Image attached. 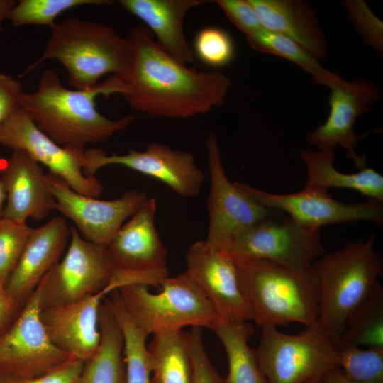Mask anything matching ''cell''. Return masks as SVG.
<instances>
[{"label": "cell", "mask_w": 383, "mask_h": 383, "mask_svg": "<svg viewBox=\"0 0 383 383\" xmlns=\"http://www.w3.org/2000/svg\"><path fill=\"white\" fill-rule=\"evenodd\" d=\"M315 383H357L347 377L339 367L323 375Z\"/></svg>", "instance_id": "60d3db41"}, {"label": "cell", "mask_w": 383, "mask_h": 383, "mask_svg": "<svg viewBox=\"0 0 383 383\" xmlns=\"http://www.w3.org/2000/svg\"><path fill=\"white\" fill-rule=\"evenodd\" d=\"M99 325L100 345L95 355L84 362L81 383H126L123 335L104 298Z\"/></svg>", "instance_id": "d4e9b609"}, {"label": "cell", "mask_w": 383, "mask_h": 383, "mask_svg": "<svg viewBox=\"0 0 383 383\" xmlns=\"http://www.w3.org/2000/svg\"><path fill=\"white\" fill-rule=\"evenodd\" d=\"M109 0H21L7 16L15 26L28 24L48 26L55 24V20L61 13L82 5H106Z\"/></svg>", "instance_id": "4dcf8cb0"}, {"label": "cell", "mask_w": 383, "mask_h": 383, "mask_svg": "<svg viewBox=\"0 0 383 383\" xmlns=\"http://www.w3.org/2000/svg\"><path fill=\"white\" fill-rule=\"evenodd\" d=\"M255 349L267 383H315L339 367L338 348L319 327L287 334L277 327L261 326Z\"/></svg>", "instance_id": "52a82bcc"}, {"label": "cell", "mask_w": 383, "mask_h": 383, "mask_svg": "<svg viewBox=\"0 0 383 383\" xmlns=\"http://www.w3.org/2000/svg\"><path fill=\"white\" fill-rule=\"evenodd\" d=\"M84 173L95 176L100 168L118 165L159 180L182 197L199 194L205 174L188 151L175 150L169 145L152 142L143 151L129 150L124 155H107L104 150H85Z\"/></svg>", "instance_id": "9a60e30c"}, {"label": "cell", "mask_w": 383, "mask_h": 383, "mask_svg": "<svg viewBox=\"0 0 383 383\" xmlns=\"http://www.w3.org/2000/svg\"><path fill=\"white\" fill-rule=\"evenodd\" d=\"M0 144L12 150H22L49 173L63 179L76 192L99 196L104 187L96 176L84 173L85 150L64 148L55 143L33 123L20 106L0 126Z\"/></svg>", "instance_id": "4fadbf2b"}, {"label": "cell", "mask_w": 383, "mask_h": 383, "mask_svg": "<svg viewBox=\"0 0 383 383\" xmlns=\"http://www.w3.org/2000/svg\"><path fill=\"white\" fill-rule=\"evenodd\" d=\"M6 199V192L2 182V180L0 178V219L3 218L4 209V202Z\"/></svg>", "instance_id": "7bdbcfd3"}, {"label": "cell", "mask_w": 383, "mask_h": 383, "mask_svg": "<svg viewBox=\"0 0 383 383\" xmlns=\"http://www.w3.org/2000/svg\"><path fill=\"white\" fill-rule=\"evenodd\" d=\"M185 274L213 306L220 317L232 322L253 321L249 301L236 266L225 251L206 240L193 243L186 254Z\"/></svg>", "instance_id": "ac0fdd59"}, {"label": "cell", "mask_w": 383, "mask_h": 383, "mask_svg": "<svg viewBox=\"0 0 383 383\" xmlns=\"http://www.w3.org/2000/svg\"><path fill=\"white\" fill-rule=\"evenodd\" d=\"M152 383H192L193 368L187 335L172 331L153 335L148 346Z\"/></svg>", "instance_id": "4316f807"}, {"label": "cell", "mask_w": 383, "mask_h": 383, "mask_svg": "<svg viewBox=\"0 0 383 383\" xmlns=\"http://www.w3.org/2000/svg\"><path fill=\"white\" fill-rule=\"evenodd\" d=\"M104 298L118 323L123 338L126 383H152L148 335L126 309L117 290Z\"/></svg>", "instance_id": "83f0119b"}, {"label": "cell", "mask_w": 383, "mask_h": 383, "mask_svg": "<svg viewBox=\"0 0 383 383\" xmlns=\"http://www.w3.org/2000/svg\"><path fill=\"white\" fill-rule=\"evenodd\" d=\"M38 289L0 336V377L32 379L57 368L71 356L50 341L40 318Z\"/></svg>", "instance_id": "7c38bea8"}, {"label": "cell", "mask_w": 383, "mask_h": 383, "mask_svg": "<svg viewBox=\"0 0 383 383\" xmlns=\"http://www.w3.org/2000/svg\"><path fill=\"white\" fill-rule=\"evenodd\" d=\"M248 45L265 53L285 58L312 75L315 83L321 84L328 73L318 60L292 39L262 28L255 34L246 37Z\"/></svg>", "instance_id": "f546056e"}, {"label": "cell", "mask_w": 383, "mask_h": 383, "mask_svg": "<svg viewBox=\"0 0 383 383\" xmlns=\"http://www.w3.org/2000/svg\"><path fill=\"white\" fill-rule=\"evenodd\" d=\"M215 3L222 9L229 21L246 37L261 30L263 26L248 0H217Z\"/></svg>", "instance_id": "8d00e7d4"}, {"label": "cell", "mask_w": 383, "mask_h": 383, "mask_svg": "<svg viewBox=\"0 0 383 383\" xmlns=\"http://www.w3.org/2000/svg\"><path fill=\"white\" fill-rule=\"evenodd\" d=\"M375 233L325 253L312 267L318 286V326L338 348L348 316L380 284L382 259Z\"/></svg>", "instance_id": "277c9868"}, {"label": "cell", "mask_w": 383, "mask_h": 383, "mask_svg": "<svg viewBox=\"0 0 383 383\" xmlns=\"http://www.w3.org/2000/svg\"><path fill=\"white\" fill-rule=\"evenodd\" d=\"M157 293L144 284L117 289L136 325L148 336L180 331L184 326L206 327L223 320L211 303L184 272L167 277Z\"/></svg>", "instance_id": "8992f818"}, {"label": "cell", "mask_w": 383, "mask_h": 383, "mask_svg": "<svg viewBox=\"0 0 383 383\" xmlns=\"http://www.w3.org/2000/svg\"><path fill=\"white\" fill-rule=\"evenodd\" d=\"M383 348V287L377 288L348 316L340 346Z\"/></svg>", "instance_id": "f1b7e54d"}, {"label": "cell", "mask_w": 383, "mask_h": 383, "mask_svg": "<svg viewBox=\"0 0 383 383\" xmlns=\"http://www.w3.org/2000/svg\"><path fill=\"white\" fill-rule=\"evenodd\" d=\"M133 51L129 71L121 76L128 104L151 117L187 118L224 104L232 82L220 71L188 67L166 53L144 26L128 34Z\"/></svg>", "instance_id": "6da1fadb"}, {"label": "cell", "mask_w": 383, "mask_h": 383, "mask_svg": "<svg viewBox=\"0 0 383 383\" xmlns=\"http://www.w3.org/2000/svg\"><path fill=\"white\" fill-rule=\"evenodd\" d=\"M258 203L267 209L287 213L295 222L310 228L320 229L328 224L368 221L382 226L383 204L374 199L346 204L333 199L328 191L304 187L292 194H274L236 182Z\"/></svg>", "instance_id": "2e32d148"}, {"label": "cell", "mask_w": 383, "mask_h": 383, "mask_svg": "<svg viewBox=\"0 0 383 383\" xmlns=\"http://www.w3.org/2000/svg\"><path fill=\"white\" fill-rule=\"evenodd\" d=\"M210 192L207 199L209 228L206 241L225 250L240 232L273 215L277 211L258 203L236 182L228 178L222 163L216 135L211 131L206 139Z\"/></svg>", "instance_id": "8fae6325"}, {"label": "cell", "mask_w": 383, "mask_h": 383, "mask_svg": "<svg viewBox=\"0 0 383 383\" xmlns=\"http://www.w3.org/2000/svg\"><path fill=\"white\" fill-rule=\"evenodd\" d=\"M22 91L23 87L19 81L0 72V126L19 106L18 95Z\"/></svg>", "instance_id": "f35d334b"}, {"label": "cell", "mask_w": 383, "mask_h": 383, "mask_svg": "<svg viewBox=\"0 0 383 383\" xmlns=\"http://www.w3.org/2000/svg\"><path fill=\"white\" fill-rule=\"evenodd\" d=\"M202 0H120L129 13L143 21L158 45L169 55L187 65L194 62V52L184 34L183 21Z\"/></svg>", "instance_id": "7402d4cb"}, {"label": "cell", "mask_w": 383, "mask_h": 383, "mask_svg": "<svg viewBox=\"0 0 383 383\" xmlns=\"http://www.w3.org/2000/svg\"><path fill=\"white\" fill-rule=\"evenodd\" d=\"M46 177L56 201L55 209L74 223L84 239L104 247L148 199L144 192L133 190L116 199L101 200L76 192L55 174L48 173Z\"/></svg>", "instance_id": "e0dca14e"}, {"label": "cell", "mask_w": 383, "mask_h": 383, "mask_svg": "<svg viewBox=\"0 0 383 383\" xmlns=\"http://www.w3.org/2000/svg\"><path fill=\"white\" fill-rule=\"evenodd\" d=\"M48 60L59 62L67 72L70 86L82 90L95 87L106 74L127 73L133 63V51L129 38L112 27L68 18L51 28L45 50L23 75Z\"/></svg>", "instance_id": "3957f363"}, {"label": "cell", "mask_w": 383, "mask_h": 383, "mask_svg": "<svg viewBox=\"0 0 383 383\" xmlns=\"http://www.w3.org/2000/svg\"><path fill=\"white\" fill-rule=\"evenodd\" d=\"M70 235L65 256L37 287L41 310L101 292L111 279L112 267L106 247L87 240L74 226L70 227Z\"/></svg>", "instance_id": "30bf717a"}, {"label": "cell", "mask_w": 383, "mask_h": 383, "mask_svg": "<svg viewBox=\"0 0 383 383\" xmlns=\"http://www.w3.org/2000/svg\"><path fill=\"white\" fill-rule=\"evenodd\" d=\"M231 258L257 326H318L319 293L313 267L299 274L266 260Z\"/></svg>", "instance_id": "5b68a950"}, {"label": "cell", "mask_w": 383, "mask_h": 383, "mask_svg": "<svg viewBox=\"0 0 383 383\" xmlns=\"http://www.w3.org/2000/svg\"><path fill=\"white\" fill-rule=\"evenodd\" d=\"M101 292L78 301L42 309L40 318L48 338L60 350L84 362L96 353L101 342Z\"/></svg>", "instance_id": "ffe728a7"}, {"label": "cell", "mask_w": 383, "mask_h": 383, "mask_svg": "<svg viewBox=\"0 0 383 383\" xmlns=\"http://www.w3.org/2000/svg\"><path fill=\"white\" fill-rule=\"evenodd\" d=\"M27 223L0 219V284L6 285L31 231Z\"/></svg>", "instance_id": "d6a6232c"}, {"label": "cell", "mask_w": 383, "mask_h": 383, "mask_svg": "<svg viewBox=\"0 0 383 383\" xmlns=\"http://www.w3.org/2000/svg\"><path fill=\"white\" fill-rule=\"evenodd\" d=\"M344 7L348 16L361 35L365 43L382 53L383 25L361 0L345 1Z\"/></svg>", "instance_id": "e575fe53"}, {"label": "cell", "mask_w": 383, "mask_h": 383, "mask_svg": "<svg viewBox=\"0 0 383 383\" xmlns=\"http://www.w3.org/2000/svg\"><path fill=\"white\" fill-rule=\"evenodd\" d=\"M300 156L307 170L304 187L325 191L332 187L350 189L383 204V176L373 168L365 167L356 173L340 172L333 165V150H303Z\"/></svg>", "instance_id": "cb8c5ba5"}, {"label": "cell", "mask_w": 383, "mask_h": 383, "mask_svg": "<svg viewBox=\"0 0 383 383\" xmlns=\"http://www.w3.org/2000/svg\"><path fill=\"white\" fill-rule=\"evenodd\" d=\"M70 234L65 218L55 217L32 228L5 288L23 306L47 272L59 262Z\"/></svg>", "instance_id": "44dd1931"}, {"label": "cell", "mask_w": 383, "mask_h": 383, "mask_svg": "<svg viewBox=\"0 0 383 383\" xmlns=\"http://www.w3.org/2000/svg\"><path fill=\"white\" fill-rule=\"evenodd\" d=\"M18 1L16 0H0V38L3 30L2 23L11 10L15 6Z\"/></svg>", "instance_id": "b9f144b4"}, {"label": "cell", "mask_w": 383, "mask_h": 383, "mask_svg": "<svg viewBox=\"0 0 383 383\" xmlns=\"http://www.w3.org/2000/svg\"><path fill=\"white\" fill-rule=\"evenodd\" d=\"M193 368L192 383H222L223 377L211 364L205 350L199 327L186 333Z\"/></svg>", "instance_id": "d590c367"}, {"label": "cell", "mask_w": 383, "mask_h": 383, "mask_svg": "<svg viewBox=\"0 0 383 383\" xmlns=\"http://www.w3.org/2000/svg\"><path fill=\"white\" fill-rule=\"evenodd\" d=\"M322 85L331 89L330 113L324 123L307 134L306 141L318 150L334 151L338 145L342 146L347 150V157L358 168L366 167L365 157L355 153L360 136L354 124L360 116L370 110L371 104L379 99L378 88L365 79L347 81L332 72H329Z\"/></svg>", "instance_id": "5bb4252c"}, {"label": "cell", "mask_w": 383, "mask_h": 383, "mask_svg": "<svg viewBox=\"0 0 383 383\" xmlns=\"http://www.w3.org/2000/svg\"><path fill=\"white\" fill-rule=\"evenodd\" d=\"M156 200L148 198L106 246L112 267L105 296L130 284L160 287L169 277L167 250L155 224Z\"/></svg>", "instance_id": "ba28073f"}, {"label": "cell", "mask_w": 383, "mask_h": 383, "mask_svg": "<svg viewBox=\"0 0 383 383\" xmlns=\"http://www.w3.org/2000/svg\"><path fill=\"white\" fill-rule=\"evenodd\" d=\"M123 90L116 75L90 89H69L62 84L56 72L48 68L41 74L36 91L19 94L18 104L55 143L84 151L87 145L105 142L134 121L131 114L113 120L96 109L98 96L121 94Z\"/></svg>", "instance_id": "7a4b0ae2"}, {"label": "cell", "mask_w": 383, "mask_h": 383, "mask_svg": "<svg viewBox=\"0 0 383 383\" xmlns=\"http://www.w3.org/2000/svg\"><path fill=\"white\" fill-rule=\"evenodd\" d=\"M267 30L283 35L317 60L328 55V44L315 11L302 0H248Z\"/></svg>", "instance_id": "603a6c76"}, {"label": "cell", "mask_w": 383, "mask_h": 383, "mask_svg": "<svg viewBox=\"0 0 383 383\" xmlns=\"http://www.w3.org/2000/svg\"><path fill=\"white\" fill-rule=\"evenodd\" d=\"M1 179L6 192L3 218L26 223L31 218H45L56 201L40 165L22 150H13L4 161Z\"/></svg>", "instance_id": "d6986e66"}, {"label": "cell", "mask_w": 383, "mask_h": 383, "mask_svg": "<svg viewBox=\"0 0 383 383\" xmlns=\"http://www.w3.org/2000/svg\"><path fill=\"white\" fill-rule=\"evenodd\" d=\"M22 307L10 296L5 286L0 284V336L13 323Z\"/></svg>", "instance_id": "ab89813d"}, {"label": "cell", "mask_w": 383, "mask_h": 383, "mask_svg": "<svg viewBox=\"0 0 383 383\" xmlns=\"http://www.w3.org/2000/svg\"><path fill=\"white\" fill-rule=\"evenodd\" d=\"M194 50L203 62L212 67H223L231 62L235 49L228 33L216 27H206L196 34Z\"/></svg>", "instance_id": "836d02e7"}, {"label": "cell", "mask_w": 383, "mask_h": 383, "mask_svg": "<svg viewBox=\"0 0 383 383\" xmlns=\"http://www.w3.org/2000/svg\"><path fill=\"white\" fill-rule=\"evenodd\" d=\"M211 329L219 338L227 355L228 372L222 383H267L255 349L248 345L254 333L251 324L221 320Z\"/></svg>", "instance_id": "484cf974"}, {"label": "cell", "mask_w": 383, "mask_h": 383, "mask_svg": "<svg viewBox=\"0 0 383 383\" xmlns=\"http://www.w3.org/2000/svg\"><path fill=\"white\" fill-rule=\"evenodd\" d=\"M276 215L240 232L223 251L235 259L266 260L296 273L309 272L326 252L320 229L305 227L288 216L276 218Z\"/></svg>", "instance_id": "9c48e42d"}, {"label": "cell", "mask_w": 383, "mask_h": 383, "mask_svg": "<svg viewBox=\"0 0 383 383\" xmlns=\"http://www.w3.org/2000/svg\"><path fill=\"white\" fill-rule=\"evenodd\" d=\"M84 362L71 355L63 364L50 372L32 379L0 377V383H81Z\"/></svg>", "instance_id": "74e56055"}, {"label": "cell", "mask_w": 383, "mask_h": 383, "mask_svg": "<svg viewBox=\"0 0 383 383\" xmlns=\"http://www.w3.org/2000/svg\"><path fill=\"white\" fill-rule=\"evenodd\" d=\"M338 359L339 368L349 379L357 383H383V348L342 345Z\"/></svg>", "instance_id": "1f68e13d"}]
</instances>
